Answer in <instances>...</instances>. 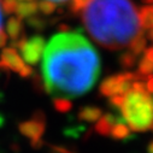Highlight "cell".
Returning <instances> with one entry per match:
<instances>
[{"label": "cell", "mask_w": 153, "mask_h": 153, "mask_svg": "<svg viewBox=\"0 0 153 153\" xmlns=\"http://www.w3.org/2000/svg\"><path fill=\"white\" fill-rule=\"evenodd\" d=\"M56 3L50 1V0H44V1L37 3V9H39L44 15H51L56 10Z\"/></svg>", "instance_id": "e0dca14e"}, {"label": "cell", "mask_w": 153, "mask_h": 153, "mask_svg": "<svg viewBox=\"0 0 153 153\" xmlns=\"http://www.w3.org/2000/svg\"><path fill=\"white\" fill-rule=\"evenodd\" d=\"M149 152H151V153H153V142L149 145Z\"/></svg>", "instance_id": "f1b7e54d"}, {"label": "cell", "mask_w": 153, "mask_h": 153, "mask_svg": "<svg viewBox=\"0 0 153 153\" xmlns=\"http://www.w3.org/2000/svg\"><path fill=\"white\" fill-rule=\"evenodd\" d=\"M28 24L30 27H33L34 29H36V30H41L46 25V21L40 18V17L33 16V17H28Z\"/></svg>", "instance_id": "d6986e66"}, {"label": "cell", "mask_w": 153, "mask_h": 153, "mask_svg": "<svg viewBox=\"0 0 153 153\" xmlns=\"http://www.w3.org/2000/svg\"><path fill=\"white\" fill-rule=\"evenodd\" d=\"M37 11H39V9H37L36 1H34V0H25V1L17 3L15 13H17V17L19 18H28L34 16Z\"/></svg>", "instance_id": "ba28073f"}, {"label": "cell", "mask_w": 153, "mask_h": 153, "mask_svg": "<svg viewBox=\"0 0 153 153\" xmlns=\"http://www.w3.org/2000/svg\"><path fill=\"white\" fill-rule=\"evenodd\" d=\"M45 51V40L41 35H34L30 39H27L24 46L19 51L23 59L29 65H35L39 63Z\"/></svg>", "instance_id": "8992f818"}, {"label": "cell", "mask_w": 153, "mask_h": 153, "mask_svg": "<svg viewBox=\"0 0 153 153\" xmlns=\"http://www.w3.org/2000/svg\"><path fill=\"white\" fill-rule=\"evenodd\" d=\"M1 22H3V13H1V9H0V27H1Z\"/></svg>", "instance_id": "4316f807"}, {"label": "cell", "mask_w": 153, "mask_h": 153, "mask_svg": "<svg viewBox=\"0 0 153 153\" xmlns=\"http://www.w3.org/2000/svg\"><path fill=\"white\" fill-rule=\"evenodd\" d=\"M122 116L134 131H146L153 128V99L148 92L130 88L123 97L121 105Z\"/></svg>", "instance_id": "3957f363"}, {"label": "cell", "mask_w": 153, "mask_h": 153, "mask_svg": "<svg viewBox=\"0 0 153 153\" xmlns=\"http://www.w3.org/2000/svg\"><path fill=\"white\" fill-rule=\"evenodd\" d=\"M34 75V71H33V69H31V66L30 65H27L25 64V66L21 70V72H19V76H22V77H29V76H33Z\"/></svg>", "instance_id": "44dd1931"}, {"label": "cell", "mask_w": 153, "mask_h": 153, "mask_svg": "<svg viewBox=\"0 0 153 153\" xmlns=\"http://www.w3.org/2000/svg\"><path fill=\"white\" fill-rule=\"evenodd\" d=\"M91 0H71V4H70V10L74 13H79L80 11H82Z\"/></svg>", "instance_id": "ac0fdd59"}, {"label": "cell", "mask_w": 153, "mask_h": 153, "mask_svg": "<svg viewBox=\"0 0 153 153\" xmlns=\"http://www.w3.org/2000/svg\"><path fill=\"white\" fill-rule=\"evenodd\" d=\"M146 39L145 36L142 35V33H140L135 39L129 44V48H130V52L135 56H139L143 52V50L146 48Z\"/></svg>", "instance_id": "7c38bea8"}, {"label": "cell", "mask_w": 153, "mask_h": 153, "mask_svg": "<svg viewBox=\"0 0 153 153\" xmlns=\"http://www.w3.org/2000/svg\"><path fill=\"white\" fill-rule=\"evenodd\" d=\"M0 63L4 65L5 69H10V70L18 72V74L25 66L24 60L19 57V54L15 47L3 48L1 53H0Z\"/></svg>", "instance_id": "52a82bcc"}, {"label": "cell", "mask_w": 153, "mask_h": 153, "mask_svg": "<svg viewBox=\"0 0 153 153\" xmlns=\"http://www.w3.org/2000/svg\"><path fill=\"white\" fill-rule=\"evenodd\" d=\"M145 57H147V58L153 63V47L145 50Z\"/></svg>", "instance_id": "cb8c5ba5"}, {"label": "cell", "mask_w": 153, "mask_h": 153, "mask_svg": "<svg viewBox=\"0 0 153 153\" xmlns=\"http://www.w3.org/2000/svg\"><path fill=\"white\" fill-rule=\"evenodd\" d=\"M50 1H53V3H56V4H62V3L68 1V0H50Z\"/></svg>", "instance_id": "484cf974"}, {"label": "cell", "mask_w": 153, "mask_h": 153, "mask_svg": "<svg viewBox=\"0 0 153 153\" xmlns=\"http://www.w3.org/2000/svg\"><path fill=\"white\" fill-rule=\"evenodd\" d=\"M16 6H17V0H4L1 3V7L7 15L13 13L16 11Z\"/></svg>", "instance_id": "ffe728a7"}, {"label": "cell", "mask_w": 153, "mask_h": 153, "mask_svg": "<svg viewBox=\"0 0 153 153\" xmlns=\"http://www.w3.org/2000/svg\"><path fill=\"white\" fill-rule=\"evenodd\" d=\"M146 89L148 93H153V76H149L148 81L146 83Z\"/></svg>", "instance_id": "603a6c76"}, {"label": "cell", "mask_w": 153, "mask_h": 153, "mask_svg": "<svg viewBox=\"0 0 153 153\" xmlns=\"http://www.w3.org/2000/svg\"><path fill=\"white\" fill-rule=\"evenodd\" d=\"M111 135L116 139H122V137H126L129 135V128L123 124V123H120V124H116L111 128Z\"/></svg>", "instance_id": "5bb4252c"}, {"label": "cell", "mask_w": 153, "mask_h": 153, "mask_svg": "<svg viewBox=\"0 0 153 153\" xmlns=\"http://www.w3.org/2000/svg\"><path fill=\"white\" fill-rule=\"evenodd\" d=\"M135 60H136L135 54H133L131 52H126L120 57V63L124 69H130L135 64Z\"/></svg>", "instance_id": "2e32d148"}, {"label": "cell", "mask_w": 153, "mask_h": 153, "mask_svg": "<svg viewBox=\"0 0 153 153\" xmlns=\"http://www.w3.org/2000/svg\"><path fill=\"white\" fill-rule=\"evenodd\" d=\"M140 23L141 27L145 29H152L153 28V6H143L139 11Z\"/></svg>", "instance_id": "30bf717a"}, {"label": "cell", "mask_w": 153, "mask_h": 153, "mask_svg": "<svg viewBox=\"0 0 153 153\" xmlns=\"http://www.w3.org/2000/svg\"><path fill=\"white\" fill-rule=\"evenodd\" d=\"M23 30V22L19 17H11L6 23V31L9 36L12 39V41H16L21 36Z\"/></svg>", "instance_id": "9c48e42d"}, {"label": "cell", "mask_w": 153, "mask_h": 153, "mask_svg": "<svg viewBox=\"0 0 153 153\" xmlns=\"http://www.w3.org/2000/svg\"><path fill=\"white\" fill-rule=\"evenodd\" d=\"M42 81L54 98H77L87 93L100 74V60L93 46L79 33L54 35L44 51Z\"/></svg>", "instance_id": "6da1fadb"}, {"label": "cell", "mask_w": 153, "mask_h": 153, "mask_svg": "<svg viewBox=\"0 0 153 153\" xmlns=\"http://www.w3.org/2000/svg\"><path fill=\"white\" fill-rule=\"evenodd\" d=\"M6 42H7V34L1 27H0V48H4Z\"/></svg>", "instance_id": "7402d4cb"}, {"label": "cell", "mask_w": 153, "mask_h": 153, "mask_svg": "<svg viewBox=\"0 0 153 153\" xmlns=\"http://www.w3.org/2000/svg\"><path fill=\"white\" fill-rule=\"evenodd\" d=\"M140 79V76L134 72H123L106 77L100 85V93L105 97L124 95L130 91V81Z\"/></svg>", "instance_id": "277c9868"}, {"label": "cell", "mask_w": 153, "mask_h": 153, "mask_svg": "<svg viewBox=\"0 0 153 153\" xmlns=\"http://www.w3.org/2000/svg\"><path fill=\"white\" fill-rule=\"evenodd\" d=\"M82 19L92 39L111 51L128 46L141 33L139 11L130 0H91Z\"/></svg>", "instance_id": "7a4b0ae2"}, {"label": "cell", "mask_w": 153, "mask_h": 153, "mask_svg": "<svg viewBox=\"0 0 153 153\" xmlns=\"http://www.w3.org/2000/svg\"><path fill=\"white\" fill-rule=\"evenodd\" d=\"M101 116V111L98 107H93V106H86L80 110L79 112V117L83 121H88V122H93L99 120Z\"/></svg>", "instance_id": "8fae6325"}, {"label": "cell", "mask_w": 153, "mask_h": 153, "mask_svg": "<svg viewBox=\"0 0 153 153\" xmlns=\"http://www.w3.org/2000/svg\"><path fill=\"white\" fill-rule=\"evenodd\" d=\"M19 131L31 140V145L36 146L41 142V136L45 131V117L44 113L37 111L29 121H24L19 124Z\"/></svg>", "instance_id": "5b68a950"}, {"label": "cell", "mask_w": 153, "mask_h": 153, "mask_svg": "<svg viewBox=\"0 0 153 153\" xmlns=\"http://www.w3.org/2000/svg\"><path fill=\"white\" fill-rule=\"evenodd\" d=\"M152 72H153V63L147 57L143 56L139 63V69L136 74L140 76V79H146Z\"/></svg>", "instance_id": "4fadbf2b"}, {"label": "cell", "mask_w": 153, "mask_h": 153, "mask_svg": "<svg viewBox=\"0 0 153 153\" xmlns=\"http://www.w3.org/2000/svg\"><path fill=\"white\" fill-rule=\"evenodd\" d=\"M142 1L146 4H153V0H142Z\"/></svg>", "instance_id": "83f0119b"}, {"label": "cell", "mask_w": 153, "mask_h": 153, "mask_svg": "<svg viewBox=\"0 0 153 153\" xmlns=\"http://www.w3.org/2000/svg\"><path fill=\"white\" fill-rule=\"evenodd\" d=\"M148 39H149L151 41H153V28L149 29V31H148Z\"/></svg>", "instance_id": "d4e9b609"}, {"label": "cell", "mask_w": 153, "mask_h": 153, "mask_svg": "<svg viewBox=\"0 0 153 153\" xmlns=\"http://www.w3.org/2000/svg\"><path fill=\"white\" fill-rule=\"evenodd\" d=\"M53 105H54L56 110L59 111V112H66L72 106L71 105V101L69 99H64V98H54Z\"/></svg>", "instance_id": "9a60e30c"}]
</instances>
